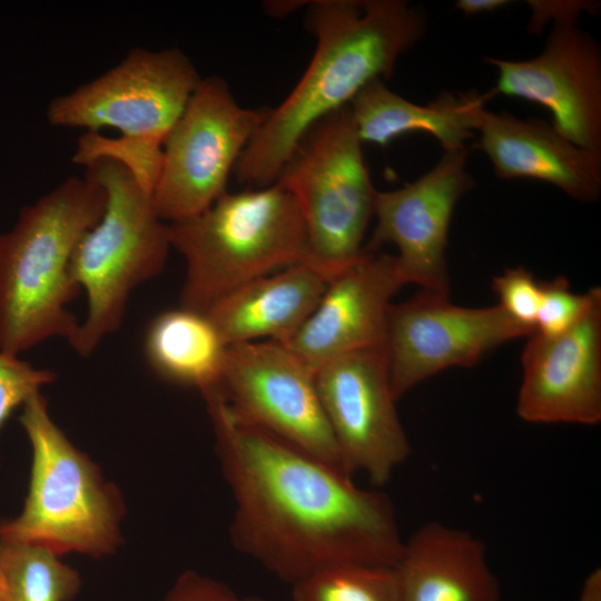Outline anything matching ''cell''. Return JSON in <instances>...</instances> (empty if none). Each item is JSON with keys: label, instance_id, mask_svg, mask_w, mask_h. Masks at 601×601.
<instances>
[{"label": "cell", "instance_id": "8992f818", "mask_svg": "<svg viewBox=\"0 0 601 601\" xmlns=\"http://www.w3.org/2000/svg\"><path fill=\"white\" fill-rule=\"evenodd\" d=\"M85 167L104 187L107 203L69 265L72 280L88 298L87 317L69 343L83 357L121 326L130 293L162 270L171 247L168 224L129 169L108 158Z\"/></svg>", "mask_w": 601, "mask_h": 601}, {"label": "cell", "instance_id": "7c38bea8", "mask_svg": "<svg viewBox=\"0 0 601 601\" xmlns=\"http://www.w3.org/2000/svg\"><path fill=\"white\" fill-rule=\"evenodd\" d=\"M315 383L343 470L383 486L411 454L383 347L325 363L315 371Z\"/></svg>", "mask_w": 601, "mask_h": 601}, {"label": "cell", "instance_id": "9a60e30c", "mask_svg": "<svg viewBox=\"0 0 601 601\" xmlns=\"http://www.w3.org/2000/svg\"><path fill=\"white\" fill-rule=\"evenodd\" d=\"M518 415L536 424L601 421V292L581 319L553 336L533 332L522 356Z\"/></svg>", "mask_w": 601, "mask_h": 601}, {"label": "cell", "instance_id": "ffe728a7", "mask_svg": "<svg viewBox=\"0 0 601 601\" xmlns=\"http://www.w3.org/2000/svg\"><path fill=\"white\" fill-rule=\"evenodd\" d=\"M493 95V90L443 91L433 101L420 105L376 79L357 93L349 110L363 144L384 147L405 134L423 132L434 137L444 151H453L466 148V141L476 137L480 112Z\"/></svg>", "mask_w": 601, "mask_h": 601}, {"label": "cell", "instance_id": "484cf974", "mask_svg": "<svg viewBox=\"0 0 601 601\" xmlns=\"http://www.w3.org/2000/svg\"><path fill=\"white\" fill-rule=\"evenodd\" d=\"M55 380L53 372L36 368L0 349V430L17 407Z\"/></svg>", "mask_w": 601, "mask_h": 601}, {"label": "cell", "instance_id": "f1b7e54d", "mask_svg": "<svg viewBox=\"0 0 601 601\" xmlns=\"http://www.w3.org/2000/svg\"><path fill=\"white\" fill-rule=\"evenodd\" d=\"M532 17L530 30L539 32L552 18L554 24L577 23V19L582 12H595V2L590 1H528Z\"/></svg>", "mask_w": 601, "mask_h": 601}, {"label": "cell", "instance_id": "cb8c5ba5", "mask_svg": "<svg viewBox=\"0 0 601 601\" xmlns=\"http://www.w3.org/2000/svg\"><path fill=\"white\" fill-rule=\"evenodd\" d=\"M100 158L124 165L150 194L156 185L162 159V146L138 142L125 138L110 139L99 131L80 136L73 161L83 166Z\"/></svg>", "mask_w": 601, "mask_h": 601}, {"label": "cell", "instance_id": "83f0119b", "mask_svg": "<svg viewBox=\"0 0 601 601\" xmlns=\"http://www.w3.org/2000/svg\"><path fill=\"white\" fill-rule=\"evenodd\" d=\"M160 601H242L221 581L194 570L183 572Z\"/></svg>", "mask_w": 601, "mask_h": 601}, {"label": "cell", "instance_id": "ba28073f", "mask_svg": "<svg viewBox=\"0 0 601 601\" xmlns=\"http://www.w3.org/2000/svg\"><path fill=\"white\" fill-rule=\"evenodd\" d=\"M267 110L242 107L219 77L201 78L162 145L151 197L168 224L191 218L226 193L229 174Z\"/></svg>", "mask_w": 601, "mask_h": 601}, {"label": "cell", "instance_id": "5b68a950", "mask_svg": "<svg viewBox=\"0 0 601 601\" xmlns=\"http://www.w3.org/2000/svg\"><path fill=\"white\" fill-rule=\"evenodd\" d=\"M32 461L18 516L0 525V541L42 546L61 556L111 554L120 544V493L55 423L40 392L19 417Z\"/></svg>", "mask_w": 601, "mask_h": 601}, {"label": "cell", "instance_id": "4316f807", "mask_svg": "<svg viewBox=\"0 0 601 601\" xmlns=\"http://www.w3.org/2000/svg\"><path fill=\"white\" fill-rule=\"evenodd\" d=\"M492 288L500 303L497 304L512 319L534 331L540 300V280L519 266L509 268L492 280Z\"/></svg>", "mask_w": 601, "mask_h": 601}, {"label": "cell", "instance_id": "5bb4252c", "mask_svg": "<svg viewBox=\"0 0 601 601\" xmlns=\"http://www.w3.org/2000/svg\"><path fill=\"white\" fill-rule=\"evenodd\" d=\"M484 61L497 71L494 93L544 107L569 140L601 152V49L577 23L554 24L534 58Z\"/></svg>", "mask_w": 601, "mask_h": 601}, {"label": "cell", "instance_id": "3957f363", "mask_svg": "<svg viewBox=\"0 0 601 601\" xmlns=\"http://www.w3.org/2000/svg\"><path fill=\"white\" fill-rule=\"evenodd\" d=\"M106 203L91 176H71L24 207L14 227L0 235L1 351L18 355L51 337L73 339L80 323L68 304L80 288L70 259Z\"/></svg>", "mask_w": 601, "mask_h": 601}, {"label": "cell", "instance_id": "4dcf8cb0", "mask_svg": "<svg viewBox=\"0 0 601 601\" xmlns=\"http://www.w3.org/2000/svg\"><path fill=\"white\" fill-rule=\"evenodd\" d=\"M579 601H601V570H593L584 580Z\"/></svg>", "mask_w": 601, "mask_h": 601}, {"label": "cell", "instance_id": "e0dca14e", "mask_svg": "<svg viewBox=\"0 0 601 601\" xmlns=\"http://www.w3.org/2000/svg\"><path fill=\"white\" fill-rule=\"evenodd\" d=\"M476 136L497 178L543 181L579 203L599 199L601 152L575 145L551 121L483 108Z\"/></svg>", "mask_w": 601, "mask_h": 601}, {"label": "cell", "instance_id": "4fadbf2b", "mask_svg": "<svg viewBox=\"0 0 601 601\" xmlns=\"http://www.w3.org/2000/svg\"><path fill=\"white\" fill-rule=\"evenodd\" d=\"M467 148L444 151L424 175L402 187L377 191L375 229L366 250L393 244L406 284L449 296L447 239L460 199L475 185L466 168Z\"/></svg>", "mask_w": 601, "mask_h": 601}, {"label": "cell", "instance_id": "52a82bcc", "mask_svg": "<svg viewBox=\"0 0 601 601\" xmlns=\"http://www.w3.org/2000/svg\"><path fill=\"white\" fill-rule=\"evenodd\" d=\"M349 105L317 122L275 183L296 200L306 230L308 263L328 278L355 260L374 214L377 190Z\"/></svg>", "mask_w": 601, "mask_h": 601}, {"label": "cell", "instance_id": "277c9868", "mask_svg": "<svg viewBox=\"0 0 601 601\" xmlns=\"http://www.w3.org/2000/svg\"><path fill=\"white\" fill-rule=\"evenodd\" d=\"M186 260L181 307L206 313L240 286L303 262L306 230L280 185L225 193L203 213L168 224Z\"/></svg>", "mask_w": 601, "mask_h": 601}, {"label": "cell", "instance_id": "6da1fadb", "mask_svg": "<svg viewBox=\"0 0 601 601\" xmlns=\"http://www.w3.org/2000/svg\"><path fill=\"white\" fill-rule=\"evenodd\" d=\"M204 400L236 551L289 585L332 566H393L404 539L386 493L245 422L223 394Z\"/></svg>", "mask_w": 601, "mask_h": 601}, {"label": "cell", "instance_id": "8fae6325", "mask_svg": "<svg viewBox=\"0 0 601 601\" xmlns=\"http://www.w3.org/2000/svg\"><path fill=\"white\" fill-rule=\"evenodd\" d=\"M220 393L245 422L343 470L315 373L286 345L260 341L228 346Z\"/></svg>", "mask_w": 601, "mask_h": 601}, {"label": "cell", "instance_id": "f546056e", "mask_svg": "<svg viewBox=\"0 0 601 601\" xmlns=\"http://www.w3.org/2000/svg\"><path fill=\"white\" fill-rule=\"evenodd\" d=\"M509 0H459L454 7L465 16L493 12L509 6Z\"/></svg>", "mask_w": 601, "mask_h": 601}, {"label": "cell", "instance_id": "30bf717a", "mask_svg": "<svg viewBox=\"0 0 601 601\" xmlns=\"http://www.w3.org/2000/svg\"><path fill=\"white\" fill-rule=\"evenodd\" d=\"M534 331L499 305L463 307L449 296L420 289L392 304L383 349L394 397L450 367H469L506 342Z\"/></svg>", "mask_w": 601, "mask_h": 601}, {"label": "cell", "instance_id": "d6a6232c", "mask_svg": "<svg viewBox=\"0 0 601 601\" xmlns=\"http://www.w3.org/2000/svg\"><path fill=\"white\" fill-rule=\"evenodd\" d=\"M242 601H273V600H268L260 597H247V598H242Z\"/></svg>", "mask_w": 601, "mask_h": 601}, {"label": "cell", "instance_id": "d6986e66", "mask_svg": "<svg viewBox=\"0 0 601 601\" xmlns=\"http://www.w3.org/2000/svg\"><path fill=\"white\" fill-rule=\"evenodd\" d=\"M329 278L306 262L256 278L216 302L206 314L227 346L287 344L306 322Z\"/></svg>", "mask_w": 601, "mask_h": 601}, {"label": "cell", "instance_id": "7a4b0ae2", "mask_svg": "<svg viewBox=\"0 0 601 601\" xmlns=\"http://www.w3.org/2000/svg\"><path fill=\"white\" fill-rule=\"evenodd\" d=\"M308 7L314 56L284 101L267 110L233 171L254 188L274 184L317 122L372 81L390 78L427 31L424 10L404 0H317Z\"/></svg>", "mask_w": 601, "mask_h": 601}, {"label": "cell", "instance_id": "ac0fdd59", "mask_svg": "<svg viewBox=\"0 0 601 601\" xmlns=\"http://www.w3.org/2000/svg\"><path fill=\"white\" fill-rule=\"evenodd\" d=\"M400 601H500L484 543L437 521L403 541L392 566Z\"/></svg>", "mask_w": 601, "mask_h": 601}, {"label": "cell", "instance_id": "44dd1931", "mask_svg": "<svg viewBox=\"0 0 601 601\" xmlns=\"http://www.w3.org/2000/svg\"><path fill=\"white\" fill-rule=\"evenodd\" d=\"M151 368L166 381L197 388L203 397L220 392L227 345L204 312L180 307L157 315L145 335Z\"/></svg>", "mask_w": 601, "mask_h": 601}, {"label": "cell", "instance_id": "7402d4cb", "mask_svg": "<svg viewBox=\"0 0 601 601\" xmlns=\"http://www.w3.org/2000/svg\"><path fill=\"white\" fill-rule=\"evenodd\" d=\"M0 570L11 601H71L81 588L76 569L35 544L0 541Z\"/></svg>", "mask_w": 601, "mask_h": 601}, {"label": "cell", "instance_id": "1f68e13d", "mask_svg": "<svg viewBox=\"0 0 601 601\" xmlns=\"http://www.w3.org/2000/svg\"><path fill=\"white\" fill-rule=\"evenodd\" d=\"M0 601H11L1 570H0Z\"/></svg>", "mask_w": 601, "mask_h": 601}, {"label": "cell", "instance_id": "2e32d148", "mask_svg": "<svg viewBox=\"0 0 601 601\" xmlns=\"http://www.w3.org/2000/svg\"><path fill=\"white\" fill-rule=\"evenodd\" d=\"M404 285L395 255L363 248L329 278L306 322L284 345L314 373L339 356L383 347L391 299Z\"/></svg>", "mask_w": 601, "mask_h": 601}, {"label": "cell", "instance_id": "603a6c76", "mask_svg": "<svg viewBox=\"0 0 601 601\" xmlns=\"http://www.w3.org/2000/svg\"><path fill=\"white\" fill-rule=\"evenodd\" d=\"M290 587L292 601H400L388 566H332Z\"/></svg>", "mask_w": 601, "mask_h": 601}, {"label": "cell", "instance_id": "d4e9b609", "mask_svg": "<svg viewBox=\"0 0 601 601\" xmlns=\"http://www.w3.org/2000/svg\"><path fill=\"white\" fill-rule=\"evenodd\" d=\"M600 292V287H592L583 294H577L564 276L540 280L534 332L553 336L570 329L581 319Z\"/></svg>", "mask_w": 601, "mask_h": 601}, {"label": "cell", "instance_id": "9c48e42d", "mask_svg": "<svg viewBox=\"0 0 601 601\" xmlns=\"http://www.w3.org/2000/svg\"><path fill=\"white\" fill-rule=\"evenodd\" d=\"M200 80L177 48H134L114 68L53 98L47 119L56 127L86 131L111 127L121 138L162 146Z\"/></svg>", "mask_w": 601, "mask_h": 601}]
</instances>
